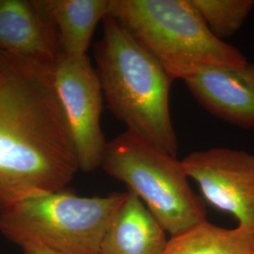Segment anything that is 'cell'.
<instances>
[{"instance_id":"1","label":"cell","mask_w":254,"mask_h":254,"mask_svg":"<svg viewBox=\"0 0 254 254\" xmlns=\"http://www.w3.org/2000/svg\"><path fill=\"white\" fill-rule=\"evenodd\" d=\"M53 67L0 51V213L66 190L79 170Z\"/></svg>"},{"instance_id":"2","label":"cell","mask_w":254,"mask_h":254,"mask_svg":"<svg viewBox=\"0 0 254 254\" xmlns=\"http://www.w3.org/2000/svg\"><path fill=\"white\" fill-rule=\"evenodd\" d=\"M102 91L109 111L127 130L177 157L178 138L170 111L173 79L118 22L108 14L94 47Z\"/></svg>"},{"instance_id":"3","label":"cell","mask_w":254,"mask_h":254,"mask_svg":"<svg viewBox=\"0 0 254 254\" xmlns=\"http://www.w3.org/2000/svg\"><path fill=\"white\" fill-rule=\"evenodd\" d=\"M109 14L173 80L249 63L236 46L213 35L191 0H109Z\"/></svg>"},{"instance_id":"4","label":"cell","mask_w":254,"mask_h":254,"mask_svg":"<svg viewBox=\"0 0 254 254\" xmlns=\"http://www.w3.org/2000/svg\"><path fill=\"white\" fill-rule=\"evenodd\" d=\"M127 196L128 192L81 197L67 190L34 196L0 213V234L23 252L100 254Z\"/></svg>"},{"instance_id":"5","label":"cell","mask_w":254,"mask_h":254,"mask_svg":"<svg viewBox=\"0 0 254 254\" xmlns=\"http://www.w3.org/2000/svg\"><path fill=\"white\" fill-rule=\"evenodd\" d=\"M101 167L141 200L175 236L206 220L205 201L191 188L182 160L129 130L108 141Z\"/></svg>"},{"instance_id":"6","label":"cell","mask_w":254,"mask_h":254,"mask_svg":"<svg viewBox=\"0 0 254 254\" xmlns=\"http://www.w3.org/2000/svg\"><path fill=\"white\" fill-rule=\"evenodd\" d=\"M56 90L72 131L79 170L91 173L101 167L108 141L101 128L104 94L88 55L60 52L54 67Z\"/></svg>"},{"instance_id":"7","label":"cell","mask_w":254,"mask_h":254,"mask_svg":"<svg viewBox=\"0 0 254 254\" xmlns=\"http://www.w3.org/2000/svg\"><path fill=\"white\" fill-rule=\"evenodd\" d=\"M182 164L207 202L254 234V154L213 147L188 154Z\"/></svg>"},{"instance_id":"8","label":"cell","mask_w":254,"mask_h":254,"mask_svg":"<svg viewBox=\"0 0 254 254\" xmlns=\"http://www.w3.org/2000/svg\"><path fill=\"white\" fill-rule=\"evenodd\" d=\"M184 82L210 114L232 126L254 129V64L210 67Z\"/></svg>"},{"instance_id":"9","label":"cell","mask_w":254,"mask_h":254,"mask_svg":"<svg viewBox=\"0 0 254 254\" xmlns=\"http://www.w3.org/2000/svg\"><path fill=\"white\" fill-rule=\"evenodd\" d=\"M0 51L55 64L58 30L42 0H0Z\"/></svg>"},{"instance_id":"10","label":"cell","mask_w":254,"mask_h":254,"mask_svg":"<svg viewBox=\"0 0 254 254\" xmlns=\"http://www.w3.org/2000/svg\"><path fill=\"white\" fill-rule=\"evenodd\" d=\"M166 231L135 194L128 191L111 221L100 254H163Z\"/></svg>"},{"instance_id":"11","label":"cell","mask_w":254,"mask_h":254,"mask_svg":"<svg viewBox=\"0 0 254 254\" xmlns=\"http://www.w3.org/2000/svg\"><path fill=\"white\" fill-rule=\"evenodd\" d=\"M42 3L57 27L61 52L86 56L96 27L109 14V0H42Z\"/></svg>"},{"instance_id":"12","label":"cell","mask_w":254,"mask_h":254,"mask_svg":"<svg viewBox=\"0 0 254 254\" xmlns=\"http://www.w3.org/2000/svg\"><path fill=\"white\" fill-rule=\"evenodd\" d=\"M163 254H254V234L204 220L171 236Z\"/></svg>"},{"instance_id":"13","label":"cell","mask_w":254,"mask_h":254,"mask_svg":"<svg viewBox=\"0 0 254 254\" xmlns=\"http://www.w3.org/2000/svg\"><path fill=\"white\" fill-rule=\"evenodd\" d=\"M213 35L219 40L233 36L254 8V0H191Z\"/></svg>"},{"instance_id":"14","label":"cell","mask_w":254,"mask_h":254,"mask_svg":"<svg viewBox=\"0 0 254 254\" xmlns=\"http://www.w3.org/2000/svg\"><path fill=\"white\" fill-rule=\"evenodd\" d=\"M23 253H24V254H52V253H49V252H46V251H35V250L25 251Z\"/></svg>"}]
</instances>
